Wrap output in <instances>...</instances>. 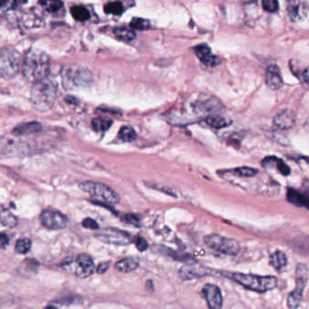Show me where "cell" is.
Instances as JSON below:
<instances>
[{"label":"cell","instance_id":"1","mask_svg":"<svg viewBox=\"0 0 309 309\" xmlns=\"http://www.w3.org/2000/svg\"><path fill=\"white\" fill-rule=\"evenodd\" d=\"M49 69L50 60L47 55L36 49L27 53L22 65L24 76L27 81L34 83L47 77Z\"/></svg>","mask_w":309,"mask_h":309},{"label":"cell","instance_id":"2","mask_svg":"<svg viewBox=\"0 0 309 309\" xmlns=\"http://www.w3.org/2000/svg\"><path fill=\"white\" fill-rule=\"evenodd\" d=\"M58 88L56 82L49 78H44L34 82L31 90V102L37 111L46 112L56 103Z\"/></svg>","mask_w":309,"mask_h":309},{"label":"cell","instance_id":"3","mask_svg":"<svg viewBox=\"0 0 309 309\" xmlns=\"http://www.w3.org/2000/svg\"><path fill=\"white\" fill-rule=\"evenodd\" d=\"M231 278L245 288L258 293L271 291L278 286V279L273 276L263 277L257 275L233 273L231 275Z\"/></svg>","mask_w":309,"mask_h":309},{"label":"cell","instance_id":"4","mask_svg":"<svg viewBox=\"0 0 309 309\" xmlns=\"http://www.w3.org/2000/svg\"><path fill=\"white\" fill-rule=\"evenodd\" d=\"M63 85L67 90L88 87L92 82V73L80 66H66L62 72Z\"/></svg>","mask_w":309,"mask_h":309},{"label":"cell","instance_id":"5","mask_svg":"<svg viewBox=\"0 0 309 309\" xmlns=\"http://www.w3.org/2000/svg\"><path fill=\"white\" fill-rule=\"evenodd\" d=\"M28 140L26 137L15 135L0 137V158L29 154L34 146Z\"/></svg>","mask_w":309,"mask_h":309},{"label":"cell","instance_id":"6","mask_svg":"<svg viewBox=\"0 0 309 309\" xmlns=\"http://www.w3.org/2000/svg\"><path fill=\"white\" fill-rule=\"evenodd\" d=\"M80 188L82 189L83 192L89 193L91 197L99 201L108 203H117L120 202L119 193H117L114 189L102 183L86 181L80 185Z\"/></svg>","mask_w":309,"mask_h":309},{"label":"cell","instance_id":"7","mask_svg":"<svg viewBox=\"0 0 309 309\" xmlns=\"http://www.w3.org/2000/svg\"><path fill=\"white\" fill-rule=\"evenodd\" d=\"M296 288L288 294V306L290 309H296L303 300V293L305 291L308 280V269L305 264L298 263L296 268Z\"/></svg>","mask_w":309,"mask_h":309},{"label":"cell","instance_id":"8","mask_svg":"<svg viewBox=\"0 0 309 309\" xmlns=\"http://www.w3.org/2000/svg\"><path fill=\"white\" fill-rule=\"evenodd\" d=\"M21 57L13 48H4L0 54V75L5 79H12L19 73Z\"/></svg>","mask_w":309,"mask_h":309},{"label":"cell","instance_id":"9","mask_svg":"<svg viewBox=\"0 0 309 309\" xmlns=\"http://www.w3.org/2000/svg\"><path fill=\"white\" fill-rule=\"evenodd\" d=\"M62 268L69 272L76 275L80 279H86L93 273L94 262L90 255L80 254L75 260H67L62 264Z\"/></svg>","mask_w":309,"mask_h":309},{"label":"cell","instance_id":"10","mask_svg":"<svg viewBox=\"0 0 309 309\" xmlns=\"http://www.w3.org/2000/svg\"><path fill=\"white\" fill-rule=\"evenodd\" d=\"M204 243L210 249L229 256H235L240 250V243L236 240L220 236L218 234L207 235L204 238Z\"/></svg>","mask_w":309,"mask_h":309},{"label":"cell","instance_id":"11","mask_svg":"<svg viewBox=\"0 0 309 309\" xmlns=\"http://www.w3.org/2000/svg\"><path fill=\"white\" fill-rule=\"evenodd\" d=\"M40 220L43 227L48 230H63L68 225V219L65 215L52 209L43 211Z\"/></svg>","mask_w":309,"mask_h":309},{"label":"cell","instance_id":"12","mask_svg":"<svg viewBox=\"0 0 309 309\" xmlns=\"http://www.w3.org/2000/svg\"><path fill=\"white\" fill-rule=\"evenodd\" d=\"M96 238L104 243L112 245H127L131 241L127 232L116 229H105L99 232Z\"/></svg>","mask_w":309,"mask_h":309},{"label":"cell","instance_id":"13","mask_svg":"<svg viewBox=\"0 0 309 309\" xmlns=\"http://www.w3.org/2000/svg\"><path fill=\"white\" fill-rule=\"evenodd\" d=\"M208 307L210 309H222L223 296L218 286L214 284H206L202 288Z\"/></svg>","mask_w":309,"mask_h":309},{"label":"cell","instance_id":"14","mask_svg":"<svg viewBox=\"0 0 309 309\" xmlns=\"http://www.w3.org/2000/svg\"><path fill=\"white\" fill-rule=\"evenodd\" d=\"M296 123L295 113L290 110H284L278 113L273 120V125L276 129L288 130L294 127Z\"/></svg>","mask_w":309,"mask_h":309},{"label":"cell","instance_id":"15","mask_svg":"<svg viewBox=\"0 0 309 309\" xmlns=\"http://www.w3.org/2000/svg\"><path fill=\"white\" fill-rule=\"evenodd\" d=\"M266 83L271 90H277L283 85V80L279 67L276 65H271L266 70Z\"/></svg>","mask_w":309,"mask_h":309},{"label":"cell","instance_id":"16","mask_svg":"<svg viewBox=\"0 0 309 309\" xmlns=\"http://www.w3.org/2000/svg\"><path fill=\"white\" fill-rule=\"evenodd\" d=\"M195 110L200 112H216L220 108V103L217 99L212 96H200L195 102Z\"/></svg>","mask_w":309,"mask_h":309},{"label":"cell","instance_id":"17","mask_svg":"<svg viewBox=\"0 0 309 309\" xmlns=\"http://www.w3.org/2000/svg\"><path fill=\"white\" fill-rule=\"evenodd\" d=\"M208 270L202 267L194 266L193 264L184 266L179 271V277L183 280H190V279L201 278L205 275H208Z\"/></svg>","mask_w":309,"mask_h":309},{"label":"cell","instance_id":"18","mask_svg":"<svg viewBox=\"0 0 309 309\" xmlns=\"http://www.w3.org/2000/svg\"><path fill=\"white\" fill-rule=\"evenodd\" d=\"M195 55L198 59L202 62L203 65L207 66H215L218 64V60L211 51L210 47L206 44H200L194 48Z\"/></svg>","mask_w":309,"mask_h":309},{"label":"cell","instance_id":"19","mask_svg":"<svg viewBox=\"0 0 309 309\" xmlns=\"http://www.w3.org/2000/svg\"><path fill=\"white\" fill-rule=\"evenodd\" d=\"M42 130V125L38 122H26L17 126L13 130V135L19 137H27L29 135L38 133Z\"/></svg>","mask_w":309,"mask_h":309},{"label":"cell","instance_id":"20","mask_svg":"<svg viewBox=\"0 0 309 309\" xmlns=\"http://www.w3.org/2000/svg\"><path fill=\"white\" fill-rule=\"evenodd\" d=\"M262 166L265 168H273L275 166L277 169L285 176H288L290 174V168L288 165L281 159H278L276 157L266 158L262 161Z\"/></svg>","mask_w":309,"mask_h":309},{"label":"cell","instance_id":"21","mask_svg":"<svg viewBox=\"0 0 309 309\" xmlns=\"http://www.w3.org/2000/svg\"><path fill=\"white\" fill-rule=\"evenodd\" d=\"M138 266H139L138 259L135 257H129L117 262L115 264V269L122 273H129V272L137 270Z\"/></svg>","mask_w":309,"mask_h":309},{"label":"cell","instance_id":"22","mask_svg":"<svg viewBox=\"0 0 309 309\" xmlns=\"http://www.w3.org/2000/svg\"><path fill=\"white\" fill-rule=\"evenodd\" d=\"M287 197L288 201L293 204L300 207H305L309 210V198L305 196V194L299 193L298 191H296L294 189L289 188L287 192Z\"/></svg>","mask_w":309,"mask_h":309},{"label":"cell","instance_id":"23","mask_svg":"<svg viewBox=\"0 0 309 309\" xmlns=\"http://www.w3.org/2000/svg\"><path fill=\"white\" fill-rule=\"evenodd\" d=\"M205 122L214 129H224L229 127L232 121L220 115H210L205 119Z\"/></svg>","mask_w":309,"mask_h":309},{"label":"cell","instance_id":"24","mask_svg":"<svg viewBox=\"0 0 309 309\" xmlns=\"http://www.w3.org/2000/svg\"><path fill=\"white\" fill-rule=\"evenodd\" d=\"M270 263H271V266L274 268L275 270L280 271V270H282L283 268L287 266L288 258L283 251L277 250L276 252L271 255Z\"/></svg>","mask_w":309,"mask_h":309},{"label":"cell","instance_id":"25","mask_svg":"<svg viewBox=\"0 0 309 309\" xmlns=\"http://www.w3.org/2000/svg\"><path fill=\"white\" fill-rule=\"evenodd\" d=\"M113 121L111 119L108 118H95L91 121V127L97 132H103L106 131L111 128Z\"/></svg>","mask_w":309,"mask_h":309},{"label":"cell","instance_id":"26","mask_svg":"<svg viewBox=\"0 0 309 309\" xmlns=\"http://www.w3.org/2000/svg\"><path fill=\"white\" fill-rule=\"evenodd\" d=\"M114 34L116 35L117 38L123 42H130L136 36L133 29L127 28V27H117L114 30Z\"/></svg>","mask_w":309,"mask_h":309},{"label":"cell","instance_id":"27","mask_svg":"<svg viewBox=\"0 0 309 309\" xmlns=\"http://www.w3.org/2000/svg\"><path fill=\"white\" fill-rule=\"evenodd\" d=\"M71 14L77 21H86L90 18L89 10L82 6H74L71 9Z\"/></svg>","mask_w":309,"mask_h":309},{"label":"cell","instance_id":"28","mask_svg":"<svg viewBox=\"0 0 309 309\" xmlns=\"http://www.w3.org/2000/svg\"><path fill=\"white\" fill-rule=\"evenodd\" d=\"M118 136L120 140L122 141L132 142L136 139L137 133L133 128L129 127V126H123L120 128Z\"/></svg>","mask_w":309,"mask_h":309},{"label":"cell","instance_id":"29","mask_svg":"<svg viewBox=\"0 0 309 309\" xmlns=\"http://www.w3.org/2000/svg\"><path fill=\"white\" fill-rule=\"evenodd\" d=\"M299 9H300L299 0H288L287 1V12H288V17L293 21H295L298 17Z\"/></svg>","mask_w":309,"mask_h":309},{"label":"cell","instance_id":"30","mask_svg":"<svg viewBox=\"0 0 309 309\" xmlns=\"http://www.w3.org/2000/svg\"><path fill=\"white\" fill-rule=\"evenodd\" d=\"M43 9L50 13H56L63 8V2L61 0H41Z\"/></svg>","mask_w":309,"mask_h":309},{"label":"cell","instance_id":"31","mask_svg":"<svg viewBox=\"0 0 309 309\" xmlns=\"http://www.w3.org/2000/svg\"><path fill=\"white\" fill-rule=\"evenodd\" d=\"M0 223L7 227L13 228L17 224V217L8 211H4L0 214Z\"/></svg>","mask_w":309,"mask_h":309},{"label":"cell","instance_id":"32","mask_svg":"<svg viewBox=\"0 0 309 309\" xmlns=\"http://www.w3.org/2000/svg\"><path fill=\"white\" fill-rule=\"evenodd\" d=\"M104 11L107 14L114 15V16H120L123 13L124 8L123 5L120 2L115 1V2H110L104 7Z\"/></svg>","mask_w":309,"mask_h":309},{"label":"cell","instance_id":"33","mask_svg":"<svg viewBox=\"0 0 309 309\" xmlns=\"http://www.w3.org/2000/svg\"><path fill=\"white\" fill-rule=\"evenodd\" d=\"M149 27H150V23L144 18L134 17L130 22V28H132L134 30H146Z\"/></svg>","mask_w":309,"mask_h":309},{"label":"cell","instance_id":"34","mask_svg":"<svg viewBox=\"0 0 309 309\" xmlns=\"http://www.w3.org/2000/svg\"><path fill=\"white\" fill-rule=\"evenodd\" d=\"M27 0H0V9L3 11H10L17 9L18 5L26 4Z\"/></svg>","mask_w":309,"mask_h":309},{"label":"cell","instance_id":"35","mask_svg":"<svg viewBox=\"0 0 309 309\" xmlns=\"http://www.w3.org/2000/svg\"><path fill=\"white\" fill-rule=\"evenodd\" d=\"M31 246H32L31 240L27 238H23L17 240L15 249L17 253L26 254L30 250Z\"/></svg>","mask_w":309,"mask_h":309},{"label":"cell","instance_id":"36","mask_svg":"<svg viewBox=\"0 0 309 309\" xmlns=\"http://www.w3.org/2000/svg\"><path fill=\"white\" fill-rule=\"evenodd\" d=\"M233 174L240 177H252L258 174L257 169L249 168V167H242V168H235L233 170Z\"/></svg>","mask_w":309,"mask_h":309},{"label":"cell","instance_id":"37","mask_svg":"<svg viewBox=\"0 0 309 309\" xmlns=\"http://www.w3.org/2000/svg\"><path fill=\"white\" fill-rule=\"evenodd\" d=\"M263 9L269 13H275L279 9V2L278 0H263L262 1Z\"/></svg>","mask_w":309,"mask_h":309},{"label":"cell","instance_id":"38","mask_svg":"<svg viewBox=\"0 0 309 309\" xmlns=\"http://www.w3.org/2000/svg\"><path fill=\"white\" fill-rule=\"evenodd\" d=\"M134 243L136 245L137 249L140 251H145L148 247L147 241L142 237H136L135 240H134Z\"/></svg>","mask_w":309,"mask_h":309},{"label":"cell","instance_id":"39","mask_svg":"<svg viewBox=\"0 0 309 309\" xmlns=\"http://www.w3.org/2000/svg\"><path fill=\"white\" fill-rule=\"evenodd\" d=\"M82 224V226L86 229H90V230H98L99 229V224L91 218H86V219L83 220Z\"/></svg>","mask_w":309,"mask_h":309},{"label":"cell","instance_id":"40","mask_svg":"<svg viewBox=\"0 0 309 309\" xmlns=\"http://www.w3.org/2000/svg\"><path fill=\"white\" fill-rule=\"evenodd\" d=\"M123 221L126 222L127 223H129V224H132V225H135V226H138L139 225V219L137 218L136 215H126L123 216Z\"/></svg>","mask_w":309,"mask_h":309},{"label":"cell","instance_id":"41","mask_svg":"<svg viewBox=\"0 0 309 309\" xmlns=\"http://www.w3.org/2000/svg\"><path fill=\"white\" fill-rule=\"evenodd\" d=\"M109 268H110V262H101L100 264H99V266L97 267L96 271H97L98 274H104L109 270Z\"/></svg>","mask_w":309,"mask_h":309},{"label":"cell","instance_id":"42","mask_svg":"<svg viewBox=\"0 0 309 309\" xmlns=\"http://www.w3.org/2000/svg\"><path fill=\"white\" fill-rule=\"evenodd\" d=\"M9 236L5 233H0V249H3L7 248V246L9 245Z\"/></svg>","mask_w":309,"mask_h":309},{"label":"cell","instance_id":"43","mask_svg":"<svg viewBox=\"0 0 309 309\" xmlns=\"http://www.w3.org/2000/svg\"><path fill=\"white\" fill-rule=\"evenodd\" d=\"M303 79L306 83L309 84V67L305 69V71L303 72Z\"/></svg>","mask_w":309,"mask_h":309},{"label":"cell","instance_id":"44","mask_svg":"<svg viewBox=\"0 0 309 309\" xmlns=\"http://www.w3.org/2000/svg\"><path fill=\"white\" fill-rule=\"evenodd\" d=\"M44 309H57V308H56V307H55L54 305H48V306H46V307H45V308Z\"/></svg>","mask_w":309,"mask_h":309}]
</instances>
